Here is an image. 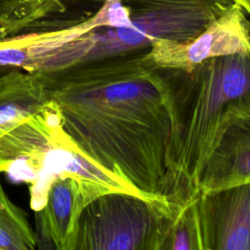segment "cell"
Segmentation results:
<instances>
[{
  "label": "cell",
  "instance_id": "obj_1",
  "mask_svg": "<svg viewBox=\"0 0 250 250\" xmlns=\"http://www.w3.org/2000/svg\"><path fill=\"white\" fill-rule=\"evenodd\" d=\"M145 53L36 74L84 152L142 192L161 197L181 71L150 65Z\"/></svg>",
  "mask_w": 250,
  "mask_h": 250
},
{
  "label": "cell",
  "instance_id": "obj_2",
  "mask_svg": "<svg viewBox=\"0 0 250 250\" xmlns=\"http://www.w3.org/2000/svg\"><path fill=\"white\" fill-rule=\"evenodd\" d=\"M250 112V54L209 59L181 71L165 196L179 211L199 196L206 163L227 130Z\"/></svg>",
  "mask_w": 250,
  "mask_h": 250
},
{
  "label": "cell",
  "instance_id": "obj_3",
  "mask_svg": "<svg viewBox=\"0 0 250 250\" xmlns=\"http://www.w3.org/2000/svg\"><path fill=\"white\" fill-rule=\"evenodd\" d=\"M0 173L28 188L29 206L39 211L54 181L73 177L97 196L125 192L171 204L138 189L92 159L66 132L59 104L51 99L38 111L0 138Z\"/></svg>",
  "mask_w": 250,
  "mask_h": 250
},
{
  "label": "cell",
  "instance_id": "obj_4",
  "mask_svg": "<svg viewBox=\"0 0 250 250\" xmlns=\"http://www.w3.org/2000/svg\"><path fill=\"white\" fill-rule=\"evenodd\" d=\"M179 211L167 203L108 192L82 211L75 250H164Z\"/></svg>",
  "mask_w": 250,
  "mask_h": 250
},
{
  "label": "cell",
  "instance_id": "obj_5",
  "mask_svg": "<svg viewBox=\"0 0 250 250\" xmlns=\"http://www.w3.org/2000/svg\"><path fill=\"white\" fill-rule=\"evenodd\" d=\"M250 54V21L232 3L194 38L179 42L155 41L144 55L152 66L190 72L201 62L219 57Z\"/></svg>",
  "mask_w": 250,
  "mask_h": 250
},
{
  "label": "cell",
  "instance_id": "obj_6",
  "mask_svg": "<svg viewBox=\"0 0 250 250\" xmlns=\"http://www.w3.org/2000/svg\"><path fill=\"white\" fill-rule=\"evenodd\" d=\"M186 209L196 250H250V183L200 194Z\"/></svg>",
  "mask_w": 250,
  "mask_h": 250
},
{
  "label": "cell",
  "instance_id": "obj_7",
  "mask_svg": "<svg viewBox=\"0 0 250 250\" xmlns=\"http://www.w3.org/2000/svg\"><path fill=\"white\" fill-rule=\"evenodd\" d=\"M97 197L73 177L57 178L50 188L46 204L34 212L37 247L75 250L80 215Z\"/></svg>",
  "mask_w": 250,
  "mask_h": 250
},
{
  "label": "cell",
  "instance_id": "obj_8",
  "mask_svg": "<svg viewBox=\"0 0 250 250\" xmlns=\"http://www.w3.org/2000/svg\"><path fill=\"white\" fill-rule=\"evenodd\" d=\"M250 183V112L224 134L199 182V195Z\"/></svg>",
  "mask_w": 250,
  "mask_h": 250
},
{
  "label": "cell",
  "instance_id": "obj_9",
  "mask_svg": "<svg viewBox=\"0 0 250 250\" xmlns=\"http://www.w3.org/2000/svg\"><path fill=\"white\" fill-rule=\"evenodd\" d=\"M51 100L36 73L6 69L0 73V138L38 111Z\"/></svg>",
  "mask_w": 250,
  "mask_h": 250
},
{
  "label": "cell",
  "instance_id": "obj_10",
  "mask_svg": "<svg viewBox=\"0 0 250 250\" xmlns=\"http://www.w3.org/2000/svg\"><path fill=\"white\" fill-rule=\"evenodd\" d=\"M36 247L35 230L27 214L11 200L0 179V250H33Z\"/></svg>",
  "mask_w": 250,
  "mask_h": 250
},
{
  "label": "cell",
  "instance_id": "obj_11",
  "mask_svg": "<svg viewBox=\"0 0 250 250\" xmlns=\"http://www.w3.org/2000/svg\"><path fill=\"white\" fill-rule=\"evenodd\" d=\"M21 0H0V18Z\"/></svg>",
  "mask_w": 250,
  "mask_h": 250
},
{
  "label": "cell",
  "instance_id": "obj_12",
  "mask_svg": "<svg viewBox=\"0 0 250 250\" xmlns=\"http://www.w3.org/2000/svg\"><path fill=\"white\" fill-rule=\"evenodd\" d=\"M233 3L239 5L243 11L250 16V0H231Z\"/></svg>",
  "mask_w": 250,
  "mask_h": 250
},
{
  "label": "cell",
  "instance_id": "obj_13",
  "mask_svg": "<svg viewBox=\"0 0 250 250\" xmlns=\"http://www.w3.org/2000/svg\"><path fill=\"white\" fill-rule=\"evenodd\" d=\"M1 37H3V30H2V27H1V25H0V38Z\"/></svg>",
  "mask_w": 250,
  "mask_h": 250
}]
</instances>
